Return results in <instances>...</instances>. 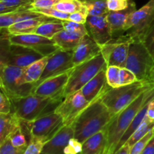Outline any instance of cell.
<instances>
[{"label": "cell", "mask_w": 154, "mask_h": 154, "mask_svg": "<svg viewBox=\"0 0 154 154\" xmlns=\"http://www.w3.org/2000/svg\"><path fill=\"white\" fill-rule=\"evenodd\" d=\"M154 22V0H150L130 16L126 26V34L134 39L142 40Z\"/></svg>", "instance_id": "cell-11"}, {"label": "cell", "mask_w": 154, "mask_h": 154, "mask_svg": "<svg viewBox=\"0 0 154 154\" xmlns=\"http://www.w3.org/2000/svg\"><path fill=\"white\" fill-rule=\"evenodd\" d=\"M82 2L88 12V16H102L109 12L106 0H82Z\"/></svg>", "instance_id": "cell-30"}, {"label": "cell", "mask_w": 154, "mask_h": 154, "mask_svg": "<svg viewBox=\"0 0 154 154\" xmlns=\"http://www.w3.org/2000/svg\"><path fill=\"white\" fill-rule=\"evenodd\" d=\"M11 100L12 112L15 113L21 120L30 122L55 111L63 99L42 97L31 93L29 96Z\"/></svg>", "instance_id": "cell-4"}, {"label": "cell", "mask_w": 154, "mask_h": 154, "mask_svg": "<svg viewBox=\"0 0 154 154\" xmlns=\"http://www.w3.org/2000/svg\"><path fill=\"white\" fill-rule=\"evenodd\" d=\"M42 14L37 13L31 10L17 11L11 13L0 14V28L1 29H7L9 26L16 23L31 18L38 17Z\"/></svg>", "instance_id": "cell-26"}, {"label": "cell", "mask_w": 154, "mask_h": 154, "mask_svg": "<svg viewBox=\"0 0 154 154\" xmlns=\"http://www.w3.org/2000/svg\"><path fill=\"white\" fill-rule=\"evenodd\" d=\"M72 70L61 75L51 77L42 82L36 84L33 89L32 93L42 97L52 99H64V91L70 78Z\"/></svg>", "instance_id": "cell-15"}, {"label": "cell", "mask_w": 154, "mask_h": 154, "mask_svg": "<svg viewBox=\"0 0 154 154\" xmlns=\"http://www.w3.org/2000/svg\"><path fill=\"white\" fill-rule=\"evenodd\" d=\"M8 30L5 35H2L1 63L8 65L26 68L29 65L40 60L43 56L32 49L22 45L11 44L9 42Z\"/></svg>", "instance_id": "cell-8"}, {"label": "cell", "mask_w": 154, "mask_h": 154, "mask_svg": "<svg viewBox=\"0 0 154 154\" xmlns=\"http://www.w3.org/2000/svg\"><path fill=\"white\" fill-rule=\"evenodd\" d=\"M133 41L132 36L126 34L113 38L107 43L100 45L101 54L105 59L107 66L126 67L129 47Z\"/></svg>", "instance_id": "cell-9"}, {"label": "cell", "mask_w": 154, "mask_h": 154, "mask_svg": "<svg viewBox=\"0 0 154 154\" xmlns=\"http://www.w3.org/2000/svg\"><path fill=\"white\" fill-rule=\"evenodd\" d=\"M107 127L94 134L83 142V149L81 154H99L103 153L107 142Z\"/></svg>", "instance_id": "cell-24"}, {"label": "cell", "mask_w": 154, "mask_h": 154, "mask_svg": "<svg viewBox=\"0 0 154 154\" xmlns=\"http://www.w3.org/2000/svg\"><path fill=\"white\" fill-rule=\"evenodd\" d=\"M12 112V103L10 98L1 90L0 93V114Z\"/></svg>", "instance_id": "cell-41"}, {"label": "cell", "mask_w": 154, "mask_h": 154, "mask_svg": "<svg viewBox=\"0 0 154 154\" xmlns=\"http://www.w3.org/2000/svg\"><path fill=\"white\" fill-rule=\"evenodd\" d=\"M136 10V5L133 1L129 7L125 10L108 12L107 18L111 27L113 38L119 37L126 32V26L129 17Z\"/></svg>", "instance_id": "cell-20"}, {"label": "cell", "mask_w": 154, "mask_h": 154, "mask_svg": "<svg viewBox=\"0 0 154 154\" xmlns=\"http://www.w3.org/2000/svg\"><path fill=\"white\" fill-rule=\"evenodd\" d=\"M129 152H130V147L127 144H125L114 154H129Z\"/></svg>", "instance_id": "cell-47"}, {"label": "cell", "mask_w": 154, "mask_h": 154, "mask_svg": "<svg viewBox=\"0 0 154 154\" xmlns=\"http://www.w3.org/2000/svg\"><path fill=\"white\" fill-rule=\"evenodd\" d=\"M33 0H0V4H2L8 7L20 8L24 6L29 5Z\"/></svg>", "instance_id": "cell-43"}, {"label": "cell", "mask_w": 154, "mask_h": 154, "mask_svg": "<svg viewBox=\"0 0 154 154\" xmlns=\"http://www.w3.org/2000/svg\"><path fill=\"white\" fill-rule=\"evenodd\" d=\"M83 36L63 29L55 35L53 40L60 49L64 51H73L78 46Z\"/></svg>", "instance_id": "cell-27"}, {"label": "cell", "mask_w": 154, "mask_h": 154, "mask_svg": "<svg viewBox=\"0 0 154 154\" xmlns=\"http://www.w3.org/2000/svg\"><path fill=\"white\" fill-rule=\"evenodd\" d=\"M63 125V119L55 111L45 114L33 121L21 120V127L30 138L39 137L49 140Z\"/></svg>", "instance_id": "cell-10"}, {"label": "cell", "mask_w": 154, "mask_h": 154, "mask_svg": "<svg viewBox=\"0 0 154 154\" xmlns=\"http://www.w3.org/2000/svg\"><path fill=\"white\" fill-rule=\"evenodd\" d=\"M154 65V58L143 41L134 39L129 47L126 68L133 72L138 81L149 79L150 72Z\"/></svg>", "instance_id": "cell-6"}, {"label": "cell", "mask_w": 154, "mask_h": 154, "mask_svg": "<svg viewBox=\"0 0 154 154\" xmlns=\"http://www.w3.org/2000/svg\"><path fill=\"white\" fill-rule=\"evenodd\" d=\"M107 15L108 14L102 16H88L85 23L88 34L99 45H104L113 38Z\"/></svg>", "instance_id": "cell-16"}, {"label": "cell", "mask_w": 154, "mask_h": 154, "mask_svg": "<svg viewBox=\"0 0 154 154\" xmlns=\"http://www.w3.org/2000/svg\"><path fill=\"white\" fill-rule=\"evenodd\" d=\"M53 8L69 14L85 8L82 0H60Z\"/></svg>", "instance_id": "cell-31"}, {"label": "cell", "mask_w": 154, "mask_h": 154, "mask_svg": "<svg viewBox=\"0 0 154 154\" xmlns=\"http://www.w3.org/2000/svg\"><path fill=\"white\" fill-rule=\"evenodd\" d=\"M107 83L111 88L123 87L138 81L135 74L126 67L107 66Z\"/></svg>", "instance_id": "cell-21"}, {"label": "cell", "mask_w": 154, "mask_h": 154, "mask_svg": "<svg viewBox=\"0 0 154 154\" xmlns=\"http://www.w3.org/2000/svg\"><path fill=\"white\" fill-rule=\"evenodd\" d=\"M101 98L91 102L74 122V138L81 143L106 128L114 117Z\"/></svg>", "instance_id": "cell-2"}, {"label": "cell", "mask_w": 154, "mask_h": 154, "mask_svg": "<svg viewBox=\"0 0 154 154\" xmlns=\"http://www.w3.org/2000/svg\"><path fill=\"white\" fill-rule=\"evenodd\" d=\"M149 79L152 81V82L154 83V65L152 67L151 70L150 72V75H149Z\"/></svg>", "instance_id": "cell-48"}, {"label": "cell", "mask_w": 154, "mask_h": 154, "mask_svg": "<svg viewBox=\"0 0 154 154\" xmlns=\"http://www.w3.org/2000/svg\"><path fill=\"white\" fill-rule=\"evenodd\" d=\"M26 148H17L14 147L9 138L0 144V154H23Z\"/></svg>", "instance_id": "cell-38"}, {"label": "cell", "mask_w": 154, "mask_h": 154, "mask_svg": "<svg viewBox=\"0 0 154 154\" xmlns=\"http://www.w3.org/2000/svg\"><path fill=\"white\" fill-rule=\"evenodd\" d=\"M153 129H154V122L150 120L147 117V116H146L144 120L142 121V123L139 125V126L137 128L136 130L131 135L130 138L126 141V144H127L131 147L137 141H138L141 138H144Z\"/></svg>", "instance_id": "cell-29"}, {"label": "cell", "mask_w": 154, "mask_h": 154, "mask_svg": "<svg viewBox=\"0 0 154 154\" xmlns=\"http://www.w3.org/2000/svg\"><path fill=\"white\" fill-rule=\"evenodd\" d=\"M40 154H48V153H42H42H41Z\"/></svg>", "instance_id": "cell-49"}, {"label": "cell", "mask_w": 154, "mask_h": 154, "mask_svg": "<svg viewBox=\"0 0 154 154\" xmlns=\"http://www.w3.org/2000/svg\"><path fill=\"white\" fill-rule=\"evenodd\" d=\"M152 87H154V83L150 80L138 81L117 88L110 87L101 99L110 112L114 116L127 108L143 93Z\"/></svg>", "instance_id": "cell-3"}, {"label": "cell", "mask_w": 154, "mask_h": 154, "mask_svg": "<svg viewBox=\"0 0 154 154\" xmlns=\"http://www.w3.org/2000/svg\"><path fill=\"white\" fill-rule=\"evenodd\" d=\"M50 56L42 57L40 60L29 65L26 68H23V78L26 84H32L35 85L37 84L45 71Z\"/></svg>", "instance_id": "cell-25"}, {"label": "cell", "mask_w": 154, "mask_h": 154, "mask_svg": "<svg viewBox=\"0 0 154 154\" xmlns=\"http://www.w3.org/2000/svg\"><path fill=\"white\" fill-rule=\"evenodd\" d=\"M74 137V124L63 125L45 143L42 153L48 154H64V149L68 145L71 138Z\"/></svg>", "instance_id": "cell-17"}, {"label": "cell", "mask_w": 154, "mask_h": 154, "mask_svg": "<svg viewBox=\"0 0 154 154\" xmlns=\"http://www.w3.org/2000/svg\"><path fill=\"white\" fill-rule=\"evenodd\" d=\"M101 54V47L89 34L83 36L73 50L72 60L75 66L89 61Z\"/></svg>", "instance_id": "cell-18"}, {"label": "cell", "mask_w": 154, "mask_h": 154, "mask_svg": "<svg viewBox=\"0 0 154 154\" xmlns=\"http://www.w3.org/2000/svg\"><path fill=\"white\" fill-rule=\"evenodd\" d=\"M48 139L39 137H32L28 146L23 154H40L42 152L45 143Z\"/></svg>", "instance_id": "cell-33"}, {"label": "cell", "mask_w": 154, "mask_h": 154, "mask_svg": "<svg viewBox=\"0 0 154 154\" xmlns=\"http://www.w3.org/2000/svg\"><path fill=\"white\" fill-rule=\"evenodd\" d=\"M63 29L64 27L62 20L51 21V22H46L41 24L35 30V33L48 38L53 39L55 35Z\"/></svg>", "instance_id": "cell-28"}, {"label": "cell", "mask_w": 154, "mask_h": 154, "mask_svg": "<svg viewBox=\"0 0 154 154\" xmlns=\"http://www.w3.org/2000/svg\"><path fill=\"white\" fill-rule=\"evenodd\" d=\"M60 20L55 18L47 17L42 14L38 17L31 18V19L26 20L16 23L7 29L8 32L10 35H23L35 33L38 27L43 23L51 22V21H57Z\"/></svg>", "instance_id": "cell-22"}, {"label": "cell", "mask_w": 154, "mask_h": 154, "mask_svg": "<svg viewBox=\"0 0 154 154\" xmlns=\"http://www.w3.org/2000/svg\"><path fill=\"white\" fill-rule=\"evenodd\" d=\"M9 138L12 145L17 148H26L30 141L29 136L23 130L22 127L12 134Z\"/></svg>", "instance_id": "cell-32"}, {"label": "cell", "mask_w": 154, "mask_h": 154, "mask_svg": "<svg viewBox=\"0 0 154 154\" xmlns=\"http://www.w3.org/2000/svg\"><path fill=\"white\" fill-rule=\"evenodd\" d=\"M64 29L74 34L84 36L88 34L87 26L85 24L78 23L70 20H62Z\"/></svg>", "instance_id": "cell-34"}, {"label": "cell", "mask_w": 154, "mask_h": 154, "mask_svg": "<svg viewBox=\"0 0 154 154\" xmlns=\"http://www.w3.org/2000/svg\"><path fill=\"white\" fill-rule=\"evenodd\" d=\"M107 67L102 54L74 67L64 91V97L80 90L99 72Z\"/></svg>", "instance_id": "cell-7"}, {"label": "cell", "mask_w": 154, "mask_h": 154, "mask_svg": "<svg viewBox=\"0 0 154 154\" xmlns=\"http://www.w3.org/2000/svg\"><path fill=\"white\" fill-rule=\"evenodd\" d=\"M108 11H119L128 8L132 0H106Z\"/></svg>", "instance_id": "cell-37"}, {"label": "cell", "mask_w": 154, "mask_h": 154, "mask_svg": "<svg viewBox=\"0 0 154 154\" xmlns=\"http://www.w3.org/2000/svg\"><path fill=\"white\" fill-rule=\"evenodd\" d=\"M154 98V87L143 93L124 110L113 117L107 127V142L102 154H114L122 137L144 105Z\"/></svg>", "instance_id": "cell-1"}, {"label": "cell", "mask_w": 154, "mask_h": 154, "mask_svg": "<svg viewBox=\"0 0 154 154\" xmlns=\"http://www.w3.org/2000/svg\"><path fill=\"white\" fill-rule=\"evenodd\" d=\"M88 17V12L86 8L81 11L75 12L69 14V17L68 20L73 21V22L78 23L85 24Z\"/></svg>", "instance_id": "cell-42"}, {"label": "cell", "mask_w": 154, "mask_h": 154, "mask_svg": "<svg viewBox=\"0 0 154 154\" xmlns=\"http://www.w3.org/2000/svg\"><path fill=\"white\" fill-rule=\"evenodd\" d=\"M106 69L107 67L102 69L81 89L82 94L90 103L102 97L110 88L107 83Z\"/></svg>", "instance_id": "cell-19"}, {"label": "cell", "mask_w": 154, "mask_h": 154, "mask_svg": "<svg viewBox=\"0 0 154 154\" xmlns=\"http://www.w3.org/2000/svg\"><path fill=\"white\" fill-rule=\"evenodd\" d=\"M23 68L1 63L0 86L10 99L24 97L32 93L35 84H26L23 78Z\"/></svg>", "instance_id": "cell-5"}, {"label": "cell", "mask_w": 154, "mask_h": 154, "mask_svg": "<svg viewBox=\"0 0 154 154\" xmlns=\"http://www.w3.org/2000/svg\"><path fill=\"white\" fill-rule=\"evenodd\" d=\"M60 0H33L32 8H53ZM30 9V10H31Z\"/></svg>", "instance_id": "cell-44"}, {"label": "cell", "mask_w": 154, "mask_h": 154, "mask_svg": "<svg viewBox=\"0 0 154 154\" xmlns=\"http://www.w3.org/2000/svg\"><path fill=\"white\" fill-rule=\"evenodd\" d=\"M31 11L42 14L45 15L47 17L60 20H68L69 17V14L64 13V12L57 10L54 8H33L31 9Z\"/></svg>", "instance_id": "cell-35"}, {"label": "cell", "mask_w": 154, "mask_h": 154, "mask_svg": "<svg viewBox=\"0 0 154 154\" xmlns=\"http://www.w3.org/2000/svg\"><path fill=\"white\" fill-rule=\"evenodd\" d=\"M8 39L11 44L22 45L32 49L43 57H48L60 49L53 39L48 38L35 33L9 35Z\"/></svg>", "instance_id": "cell-13"}, {"label": "cell", "mask_w": 154, "mask_h": 154, "mask_svg": "<svg viewBox=\"0 0 154 154\" xmlns=\"http://www.w3.org/2000/svg\"><path fill=\"white\" fill-rule=\"evenodd\" d=\"M147 116L150 120L154 122V98L150 102L147 108Z\"/></svg>", "instance_id": "cell-46"}, {"label": "cell", "mask_w": 154, "mask_h": 154, "mask_svg": "<svg viewBox=\"0 0 154 154\" xmlns=\"http://www.w3.org/2000/svg\"><path fill=\"white\" fill-rule=\"evenodd\" d=\"M141 41H143L154 58V22Z\"/></svg>", "instance_id": "cell-40"}, {"label": "cell", "mask_w": 154, "mask_h": 154, "mask_svg": "<svg viewBox=\"0 0 154 154\" xmlns=\"http://www.w3.org/2000/svg\"><path fill=\"white\" fill-rule=\"evenodd\" d=\"M82 149L83 143L75 138H72L64 149V154H81Z\"/></svg>", "instance_id": "cell-39"}, {"label": "cell", "mask_w": 154, "mask_h": 154, "mask_svg": "<svg viewBox=\"0 0 154 154\" xmlns=\"http://www.w3.org/2000/svg\"><path fill=\"white\" fill-rule=\"evenodd\" d=\"M90 104L80 90L66 96L56 108L55 112L62 117L63 125H72Z\"/></svg>", "instance_id": "cell-12"}, {"label": "cell", "mask_w": 154, "mask_h": 154, "mask_svg": "<svg viewBox=\"0 0 154 154\" xmlns=\"http://www.w3.org/2000/svg\"><path fill=\"white\" fill-rule=\"evenodd\" d=\"M141 154H154V135Z\"/></svg>", "instance_id": "cell-45"}, {"label": "cell", "mask_w": 154, "mask_h": 154, "mask_svg": "<svg viewBox=\"0 0 154 154\" xmlns=\"http://www.w3.org/2000/svg\"><path fill=\"white\" fill-rule=\"evenodd\" d=\"M154 135V129L150 130L144 138H141L138 141H137L135 144H134L130 147V152L129 154H141L149 141H150Z\"/></svg>", "instance_id": "cell-36"}, {"label": "cell", "mask_w": 154, "mask_h": 154, "mask_svg": "<svg viewBox=\"0 0 154 154\" xmlns=\"http://www.w3.org/2000/svg\"><path fill=\"white\" fill-rule=\"evenodd\" d=\"M21 128V120L14 112L0 114V144Z\"/></svg>", "instance_id": "cell-23"}, {"label": "cell", "mask_w": 154, "mask_h": 154, "mask_svg": "<svg viewBox=\"0 0 154 154\" xmlns=\"http://www.w3.org/2000/svg\"><path fill=\"white\" fill-rule=\"evenodd\" d=\"M72 56H73V51H64L61 49H59L55 53L51 54L45 71L40 80L36 84L51 77L57 76L72 70L75 67L72 60Z\"/></svg>", "instance_id": "cell-14"}]
</instances>
